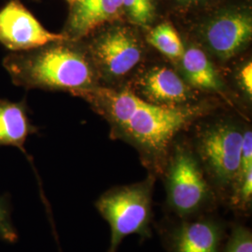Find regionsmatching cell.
<instances>
[{"instance_id":"1","label":"cell","mask_w":252,"mask_h":252,"mask_svg":"<svg viewBox=\"0 0 252 252\" xmlns=\"http://www.w3.org/2000/svg\"><path fill=\"white\" fill-rule=\"evenodd\" d=\"M2 63L12 82L26 89L64 91L84 98L99 87V76L82 40L63 39L11 53Z\"/></svg>"},{"instance_id":"2","label":"cell","mask_w":252,"mask_h":252,"mask_svg":"<svg viewBox=\"0 0 252 252\" xmlns=\"http://www.w3.org/2000/svg\"><path fill=\"white\" fill-rule=\"evenodd\" d=\"M197 107L164 108L138 101L124 123L111 129L114 138L132 145L154 177L162 175L171 145L198 114Z\"/></svg>"},{"instance_id":"3","label":"cell","mask_w":252,"mask_h":252,"mask_svg":"<svg viewBox=\"0 0 252 252\" xmlns=\"http://www.w3.org/2000/svg\"><path fill=\"white\" fill-rule=\"evenodd\" d=\"M161 177L165 216L184 219L219 211L220 205L191 144L174 140Z\"/></svg>"},{"instance_id":"4","label":"cell","mask_w":252,"mask_h":252,"mask_svg":"<svg viewBox=\"0 0 252 252\" xmlns=\"http://www.w3.org/2000/svg\"><path fill=\"white\" fill-rule=\"evenodd\" d=\"M243 135L241 126L220 120L201 127L191 144L220 207H227L238 175Z\"/></svg>"},{"instance_id":"5","label":"cell","mask_w":252,"mask_h":252,"mask_svg":"<svg viewBox=\"0 0 252 252\" xmlns=\"http://www.w3.org/2000/svg\"><path fill=\"white\" fill-rule=\"evenodd\" d=\"M155 180L150 174L139 182L112 187L95 201L94 207L110 227L108 252H117L130 234H137L142 240L153 236Z\"/></svg>"},{"instance_id":"6","label":"cell","mask_w":252,"mask_h":252,"mask_svg":"<svg viewBox=\"0 0 252 252\" xmlns=\"http://www.w3.org/2000/svg\"><path fill=\"white\" fill-rule=\"evenodd\" d=\"M88 37L90 39L83 43L100 80H123L144 57V43L131 27L113 26Z\"/></svg>"},{"instance_id":"7","label":"cell","mask_w":252,"mask_h":252,"mask_svg":"<svg viewBox=\"0 0 252 252\" xmlns=\"http://www.w3.org/2000/svg\"><path fill=\"white\" fill-rule=\"evenodd\" d=\"M230 226L214 211L184 219L164 216L156 229L166 252H221Z\"/></svg>"},{"instance_id":"8","label":"cell","mask_w":252,"mask_h":252,"mask_svg":"<svg viewBox=\"0 0 252 252\" xmlns=\"http://www.w3.org/2000/svg\"><path fill=\"white\" fill-rule=\"evenodd\" d=\"M197 45L209 57L227 62L250 45L252 39V13L243 7L220 9L195 28Z\"/></svg>"},{"instance_id":"9","label":"cell","mask_w":252,"mask_h":252,"mask_svg":"<svg viewBox=\"0 0 252 252\" xmlns=\"http://www.w3.org/2000/svg\"><path fill=\"white\" fill-rule=\"evenodd\" d=\"M66 39L47 30L20 0H9L0 9V43L12 53L31 51Z\"/></svg>"},{"instance_id":"10","label":"cell","mask_w":252,"mask_h":252,"mask_svg":"<svg viewBox=\"0 0 252 252\" xmlns=\"http://www.w3.org/2000/svg\"><path fill=\"white\" fill-rule=\"evenodd\" d=\"M133 92L141 99L164 108L191 106L192 88L176 70L165 65H153L135 76Z\"/></svg>"},{"instance_id":"11","label":"cell","mask_w":252,"mask_h":252,"mask_svg":"<svg viewBox=\"0 0 252 252\" xmlns=\"http://www.w3.org/2000/svg\"><path fill=\"white\" fill-rule=\"evenodd\" d=\"M124 16L122 0H74L62 34L68 40H83Z\"/></svg>"},{"instance_id":"12","label":"cell","mask_w":252,"mask_h":252,"mask_svg":"<svg viewBox=\"0 0 252 252\" xmlns=\"http://www.w3.org/2000/svg\"><path fill=\"white\" fill-rule=\"evenodd\" d=\"M180 75L192 89L224 94V84L207 53L198 45L185 44L180 60Z\"/></svg>"},{"instance_id":"13","label":"cell","mask_w":252,"mask_h":252,"mask_svg":"<svg viewBox=\"0 0 252 252\" xmlns=\"http://www.w3.org/2000/svg\"><path fill=\"white\" fill-rule=\"evenodd\" d=\"M36 131L28 116L26 100L11 102L0 99V146L15 147L27 154L26 141Z\"/></svg>"},{"instance_id":"14","label":"cell","mask_w":252,"mask_h":252,"mask_svg":"<svg viewBox=\"0 0 252 252\" xmlns=\"http://www.w3.org/2000/svg\"><path fill=\"white\" fill-rule=\"evenodd\" d=\"M238 218H248L252 210V132L251 128L244 129L241 162L227 204Z\"/></svg>"},{"instance_id":"15","label":"cell","mask_w":252,"mask_h":252,"mask_svg":"<svg viewBox=\"0 0 252 252\" xmlns=\"http://www.w3.org/2000/svg\"><path fill=\"white\" fill-rule=\"evenodd\" d=\"M147 41L175 62L180 60L185 48L179 32L168 22H163L153 28L147 36Z\"/></svg>"},{"instance_id":"16","label":"cell","mask_w":252,"mask_h":252,"mask_svg":"<svg viewBox=\"0 0 252 252\" xmlns=\"http://www.w3.org/2000/svg\"><path fill=\"white\" fill-rule=\"evenodd\" d=\"M125 16L131 24L149 27L155 19V0H122Z\"/></svg>"},{"instance_id":"17","label":"cell","mask_w":252,"mask_h":252,"mask_svg":"<svg viewBox=\"0 0 252 252\" xmlns=\"http://www.w3.org/2000/svg\"><path fill=\"white\" fill-rule=\"evenodd\" d=\"M221 252H252V229L241 222H231Z\"/></svg>"},{"instance_id":"18","label":"cell","mask_w":252,"mask_h":252,"mask_svg":"<svg viewBox=\"0 0 252 252\" xmlns=\"http://www.w3.org/2000/svg\"><path fill=\"white\" fill-rule=\"evenodd\" d=\"M11 211L9 194L0 195V241L13 245L18 242L19 234L11 220Z\"/></svg>"},{"instance_id":"19","label":"cell","mask_w":252,"mask_h":252,"mask_svg":"<svg viewBox=\"0 0 252 252\" xmlns=\"http://www.w3.org/2000/svg\"><path fill=\"white\" fill-rule=\"evenodd\" d=\"M236 80L238 85L242 89L244 93L252 98V63L251 61L244 63L239 68Z\"/></svg>"},{"instance_id":"20","label":"cell","mask_w":252,"mask_h":252,"mask_svg":"<svg viewBox=\"0 0 252 252\" xmlns=\"http://www.w3.org/2000/svg\"><path fill=\"white\" fill-rule=\"evenodd\" d=\"M211 0H175L176 4L183 9H189V8H194L198 7L200 5L206 4Z\"/></svg>"},{"instance_id":"21","label":"cell","mask_w":252,"mask_h":252,"mask_svg":"<svg viewBox=\"0 0 252 252\" xmlns=\"http://www.w3.org/2000/svg\"><path fill=\"white\" fill-rule=\"evenodd\" d=\"M66 1H67V2H68V3H69V4H71V3H72L73 1H74V0H66Z\"/></svg>"}]
</instances>
